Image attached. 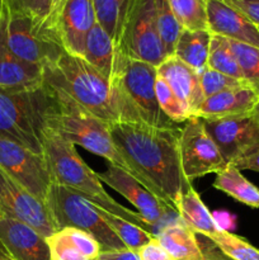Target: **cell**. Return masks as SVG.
Instances as JSON below:
<instances>
[{
	"mask_svg": "<svg viewBox=\"0 0 259 260\" xmlns=\"http://www.w3.org/2000/svg\"><path fill=\"white\" fill-rule=\"evenodd\" d=\"M112 140L137 179L178 212L188 182L180 164V127L160 128L144 122L109 124Z\"/></svg>",
	"mask_w": 259,
	"mask_h": 260,
	"instance_id": "cell-1",
	"label": "cell"
},
{
	"mask_svg": "<svg viewBox=\"0 0 259 260\" xmlns=\"http://www.w3.org/2000/svg\"><path fill=\"white\" fill-rule=\"evenodd\" d=\"M43 81L62 90L107 123L126 119V107L118 84L108 80L81 56L63 52L55 62L43 66Z\"/></svg>",
	"mask_w": 259,
	"mask_h": 260,
	"instance_id": "cell-2",
	"label": "cell"
},
{
	"mask_svg": "<svg viewBox=\"0 0 259 260\" xmlns=\"http://www.w3.org/2000/svg\"><path fill=\"white\" fill-rule=\"evenodd\" d=\"M43 151L50 164L53 182L78 193L99 208L119 216L156 236L157 229L147 223L137 212L119 205L104 190L98 174L85 164L75 145L56 129L47 128L43 136Z\"/></svg>",
	"mask_w": 259,
	"mask_h": 260,
	"instance_id": "cell-3",
	"label": "cell"
},
{
	"mask_svg": "<svg viewBox=\"0 0 259 260\" xmlns=\"http://www.w3.org/2000/svg\"><path fill=\"white\" fill-rule=\"evenodd\" d=\"M56 111L53 89L45 81L27 89L0 88V136L45 154L43 136Z\"/></svg>",
	"mask_w": 259,
	"mask_h": 260,
	"instance_id": "cell-4",
	"label": "cell"
},
{
	"mask_svg": "<svg viewBox=\"0 0 259 260\" xmlns=\"http://www.w3.org/2000/svg\"><path fill=\"white\" fill-rule=\"evenodd\" d=\"M51 88L53 89L57 101V111L51 118L50 128L56 129L75 146L79 145L88 151L104 157L109 164L122 168L139 180L136 173L117 150L109 132V123L79 106L62 90L53 86Z\"/></svg>",
	"mask_w": 259,
	"mask_h": 260,
	"instance_id": "cell-5",
	"label": "cell"
},
{
	"mask_svg": "<svg viewBox=\"0 0 259 260\" xmlns=\"http://www.w3.org/2000/svg\"><path fill=\"white\" fill-rule=\"evenodd\" d=\"M57 230L74 228L93 236L102 251L127 249L98 212V207L78 193L53 183L46 201Z\"/></svg>",
	"mask_w": 259,
	"mask_h": 260,
	"instance_id": "cell-6",
	"label": "cell"
},
{
	"mask_svg": "<svg viewBox=\"0 0 259 260\" xmlns=\"http://www.w3.org/2000/svg\"><path fill=\"white\" fill-rule=\"evenodd\" d=\"M157 70L154 65L126 57L118 88L126 107L124 121L144 122L160 128L178 127L160 109L155 83Z\"/></svg>",
	"mask_w": 259,
	"mask_h": 260,
	"instance_id": "cell-7",
	"label": "cell"
},
{
	"mask_svg": "<svg viewBox=\"0 0 259 260\" xmlns=\"http://www.w3.org/2000/svg\"><path fill=\"white\" fill-rule=\"evenodd\" d=\"M0 42L19 58L42 68L53 63L65 52L47 23L8 14L5 10L0 19Z\"/></svg>",
	"mask_w": 259,
	"mask_h": 260,
	"instance_id": "cell-8",
	"label": "cell"
},
{
	"mask_svg": "<svg viewBox=\"0 0 259 260\" xmlns=\"http://www.w3.org/2000/svg\"><path fill=\"white\" fill-rule=\"evenodd\" d=\"M119 51L127 57L155 68L167 60L157 27L155 0H132L122 28Z\"/></svg>",
	"mask_w": 259,
	"mask_h": 260,
	"instance_id": "cell-9",
	"label": "cell"
},
{
	"mask_svg": "<svg viewBox=\"0 0 259 260\" xmlns=\"http://www.w3.org/2000/svg\"><path fill=\"white\" fill-rule=\"evenodd\" d=\"M0 168L46 203L51 185L55 182L45 154H37L0 136Z\"/></svg>",
	"mask_w": 259,
	"mask_h": 260,
	"instance_id": "cell-10",
	"label": "cell"
},
{
	"mask_svg": "<svg viewBox=\"0 0 259 260\" xmlns=\"http://www.w3.org/2000/svg\"><path fill=\"white\" fill-rule=\"evenodd\" d=\"M179 151L183 175L188 182L218 174L228 165L200 117L189 118L180 128Z\"/></svg>",
	"mask_w": 259,
	"mask_h": 260,
	"instance_id": "cell-11",
	"label": "cell"
},
{
	"mask_svg": "<svg viewBox=\"0 0 259 260\" xmlns=\"http://www.w3.org/2000/svg\"><path fill=\"white\" fill-rule=\"evenodd\" d=\"M203 124L226 164H235L259 146V124L253 113L203 119Z\"/></svg>",
	"mask_w": 259,
	"mask_h": 260,
	"instance_id": "cell-12",
	"label": "cell"
},
{
	"mask_svg": "<svg viewBox=\"0 0 259 260\" xmlns=\"http://www.w3.org/2000/svg\"><path fill=\"white\" fill-rule=\"evenodd\" d=\"M96 23L93 0H62L47 19L65 52L83 57L86 36Z\"/></svg>",
	"mask_w": 259,
	"mask_h": 260,
	"instance_id": "cell-13",
	"label": "cell"
},
{
	"mask_svg": "<svg viewBox=\"0 0 259 260\" xmlns=\"http://www.w3.org/2000/svg\"><path fill=\"white\" fill-rule=\"evenodd\" d=\"M0 212L23 221L48 238L57 231L46 203L0 168Z\"/></svg>",
	"mask_w": 259,
	"mask_h": 260,
	"instance_id": "cell-14",
	"label": "cell"
},
{
	"mask_svg": "<svg viewBox=\"0 0 259 260\" xmlns=\"http://www.w3.org/2000/svg\"><path fill=\"white\" fill-rule=\"evenodd\" d=\"M101 182L108 184L112 189L123 196L136 207L137 213L150 225L156 228L157 223L172 217L179 218V213L165 201L150 192L139 180L117 165L108 164L106 172L98 174ZM157 229V228H156Z\"/></svg>",
	"mask_w": 259,
	"mask_h": 260,
	"instance_id": "cell-15",
	"label": "cell"
},
{
	"mask_svg": "<svg viewBox=\"0 0 259 260\" xmlns=\"http://www.w3.org/2000/svg\"><path fill=\"white\" fill-rule=\"evenodd\" d=\"M0 244L12 260H52L47 238L23 221L0 212Z\"/></svg>",
	"mask_w": 259,
	"mask_h": 260,
	"instance_id": "cell-16",
	"label": "cell"
},
{
	"mask_svg": "<svg viewBox=\"0 0 259 260\" xmlns=\"http://www.w3.org/2000/svg\"><path fill=\"white\" fill-rule=\"evenodd\" d=\"M207 23L211 35L259 48L258 27L225 0H207Z\"/></svg>",
	"mask_w": 259,
	"mask_h": 260,
	"instance_id": "cell-17",
	"label": "cell"
},
{
	"mask_svg": "<svg viewBox=\"0 0 259 260\" xmlns=\"http://www.w3.org/2000/svg\"><path fill=\"white\" fill-rule=\"evenodd\" d=\"M83 57L108 80L118 84L127 56L117 48L113 40L98 22L86 36Z\"/></svg>",
	"mask_w": 259,
	"mask_h": 260,
	"instance_id": "cell-18",
	"label": "cell"
},
{
	"mask_svg": "<svg viewBox=\"0 0 259 260\" xmlns=\"http://www.w3.org/2000/svg\"><path fill=\"white\" fill-rule=\"evenodd\" d=\"M156 70L157 75L170 86V89L196 117L198 107L205 101L197 71L175 56L168 57L164 62L157 66Z\"/></svg>",
	"mask_w": 259,
	"mask_h": 260,
	"instance_id": "cell-19",
	"label": "cell"
},
{
	"mask_svg": "<svg viewBox=\"0 0 259 260\" xmlns=\"http://www.w3.org/2000/svg\"><path fill=\"white\" fill-rule=\"evenodd\" d=\"M259 103V96L248 85L229 89L205 98L196 117L203 119H217L225 117L248 114L254 111Z\"/></svg>",
	"mask_w": 259,
	"mask_h": 260,
	"instance_id": "cell-20",
	"label": "cell"
},
{
	"mask_svg": "<svg viewBox=\"0 0 259 260\" xmlns=\"http://www.w3.org/2000/svg\"><path fill=\"white\" fill-rule=\"evenodd\" d=\"M42 83V66L22 60L0 42V88L27 89Z\"/></svg>",
	"mask_w": 259,
	"mask_h": 260,
	"instance_id": "cell-21",
	"label": "cell"
},
{
	"mask_svg": "<svg viewBox=\"0 0 259 260\" xmlns=\"http://www.w3.org/2000/svg\"><path fill=\"white\" fill-rule=\"evenodd\" d=\"M155 238L174 260H202L203 258L197 234L184 225L180 218L160 228Z\"/></svg>",
	"mask_w": 259,
	"mask_h": 260,
	"instance_id": "cell-22",
	"label": "cell"
},
{
	"mask_svg": "<svg viewBox=\"0 0 259 260\" xmlns=\"http://www.w3.org/2000/svg\"><path fill=\"white\" fill-rule=\"evenodd\" d=\"M179 218L184 225H187L190 230L197 235L206 236L211 239L213 235L222 229L215 220L212 213L210 212L200 194L196 192L190 183H188L187 188L180 197L179 208H178Z\"/></svg>",
	"mask_w": 259,
	"mask_h": 260,
	"instance_id": "cell-23",
	"label": "cell"
},
{
	"mask_svg": "<svg viewBox=\"0 0 259 260\" xmlns=\"http://www.w3.org/2000/svg\"><path fill=\"white\" fill-rule=\"evenodd\" d=\"M211 38L210 30L182 29L173 56L200 74L208 66Z\"/></svg>",
	"mask_w": 259,
	"mask_h": 260,
	"instance_id": "cell-24",
	"label": "cell"
},
{
	"mask_svg": "<svg viewBox=\"0 0 259 260\" xmlns=\"http://www.w3.org/2000/svg\"><path fill=\"white\" fill-rule=\"evenodd\" d=\"M213 187L238 202L259 210V188L249 182L235 165L228 164L222 172L216 174Z\"/></svg>",
	"mask_w": 259,
	"mask_h": 260,
	"instance_id": "cell-25",
	"label": "cell"
},
{
	"mask_svg": "<svg viewBox=\"0 0 259 260\" xmlns=\"http://www.w3.org/2000/svg\"><path fill=\"white\" fill-rule=\"evenodd\" d=\"M132 0H93L96 22L103 27L119 50L122 28Z\"/></svg>",
	"mask_w": 259,
	"mask_h": 260,
	"instance_id": "cell-26",
	"label": "cell"
},
{
	"mask_svg": "<svg viewBox=\"0 0 259 260\" xmlns=\"http://www.w3.org/2000/svg\"><path fill=\"white\" fill-rule=\"evenodd\" d=\"M208 68L221 74H225L228 76H231L236 80L244 81L240 66H239L238 60H236L235 55L231 50L230 41L225 37L212 35L210 45V55H208Z\"/></svg>",
	"mask_w": 259,
	"mask_h": 260,
	"instance_id": "cell-27",
	"label": "cell"
},
{
	"mask_svg": "<svg viewBox=\"0 0 259 260\" xmlns=\"http://www.w3.org/2000/svg\"><path fill=\"white\" fill-rule=\"evenodd\" d=\"M98 212L103 217V220L108 223L109 228L114 231V234L121 239V241L124 244L127 249L137 251L145 244H147L151 239L155 238L152 234L147 233L146 230H144L140 226L131 223L130 221L124 220V218L119 217V216L113 215V213L108 212V211L103 210V208L98 207Z\"/></svg>",
	"mask_w": 259,
	"mask_h": 260,
	"instance_id": "cell-28",
	"label": "cell"
},
{
	"mask_svg": "<svg viewBox=\"0 0 259 260\" xmlns=\"http://www.w3.org/2000/svg\"><path fill=\"white\" fill-rule=\"evenodd\" d=\"M183 29L208 30L207 0H168Z\"/></svg>",
	"mask_w": 259,
	"mask_h": 260,
	"instance_id": "cell-29",
	"label": "cell"
},
{
	"mask_svg": "<svg viewBox=\"0 0 259 260\" xmlns=\"http://www.w3.org/2000/svg\"><path fill=\"white\" fill-rule=\"evenodd\" d=\"M229 41L243 73L244 81L259 96V48L233 40Z\"/></svg>",
	"mask_w": 259,
	"mask_h": 260,
	"instance_id": "cell-30",
	"label": "cell"
},
{
	"mask_svg": "<svg viewBox=\"0 0 259 260\" xmlns=\"http://www.w3.org/2000/svg\"><path fill=\"white\" fill-rule=\"evenodd\" d=\"M226 256L233 260H259V249L250 243L226 229H220L216 235L210 239Z\"/></svg>",
	"mask_w": 259,
	"mask_h": 260,
	"instance_id": "cell-31",
	"label": "cell"
},
{
	"mask_svg": "<svg viewBox=\"0 0 259 260\" xmlns=\"http://www.w3.org/2000/svg\"><path fill=\"white\" fill-rule=\"evenodd\" d=\"M157 102L163 113L175 124L185 123L189 118L195 117L187 106L177 96V94L170 89V86L157 75L155 83Z\"/></svg>",
	"mask_w": 259,
	"mask_h": 260,
	"instance_id": "cell-32",
	"label": "cell"
},
{
	"mask_svg": "<svg viewBox=\"0 0 259 260\" xmlns=\"http://www.w3.org/2000/svg\"><path fill=\"white\" fill-rule=\"evenodd\" d=\"M157 27L168 57L174 55L175 45L183 28L178 23L168 0H155Z\"/></svg>",
	"mask_w": 259,
	"mask_h": 260,
	"instance_id": "cell-33",
	"label": "cell"
},
{
	"mask_svg": "<svg viewBox=\"0 0 259 260\" xmlns=\"http://www.w3.org/2000/svg\"><path fill=\"white\" fill-rule=\"evenodd\" d=\"M4 10L8 14L23 15L47 23L50 0H4Z\"/></svg>",
	"mask_w": 259,
	"mask_h": 260,
	"instance_id": "cell-34",
	"label": "cell"
},
{
	"mask_svg": "<svg viewBox=\"0 0 259 260\" xmlns=\"http://www.w3.org/2000/svg\"><path fill=\"white\" fill-rule=\"evenodd\" d=\"M198 75H200L201 88H202L205 98L215 95V94L221 93V91L223 90H229V89L246 85L244 81L236 80V79L231 78V76H228L225 75V74H221L218 73V71L212 70V69L208 68V66L205 70L201 71Z\"/></svg>",
	"mask_w": 259,
	"mask_h": 260,
	"instance_id": "cell-35",
	"label": "cell"
},
{
	"mask_svg": "<svg viewBox=\"0 0 259 260\" xmlns=\"http://www.w3.org/2000/svg\"><path fill=\"white\" fill-rule=\"evenodd\" d=\"M52 260H89L85 258L76 244L69 238L63 229L47 238Z\"/></svg>",
	"mask_w": 259,
	"mask_h": 260,
	"instance_id": "cell-36",
	"label": "cell"
},
{
	"mask_svg": "<svg viewBox=\"0 0 259 260\" xmlns=\"http://www.w3.org/2000/svg\"><path fill=\"white\" fill-rule=\"evenodd\" d=\"M140 260H174L170 254L163 248L156 238L151 239L147 244L137 250Z\"/></svg>",
	"mask_w": 259,
	"mask_h": 260,
	"instance_id": "cell-37",
	"label": "cell"
},
{
	"mask_svg": "<svg viewBox=\"0 0 259 260\" xmlns=\"http://www.w3.org/2000/svg\"><path fill=\"white\" fill-rule=\"evenodd\" d=\"M259 27V0H225Z\"/></svg>",
	"mask_w": 259,
	"mask_h": 260,
	"instance_id": "cell-38",
	"label": "cell"
},
{
	"mask_svg": "<svg viewBox=\"0 0 259 260\" xmlns=\"http://www.w3.org/2000/svg\"><path fill=\"white\" fill-rule=\"evenodd\" d=\"M94 260H140L137 251L131 249H121V250L101 251Z\"/></svg>",
	"mask_w": 259,
	"mask_h": 260,
	"instance_id": "cell-39",
	"label": "cell"
},
{
	"mask_svg": "<svg viewBox=\"0 0 259 260\" xmlns=\"http://www.w3.org/2000/svg\"><path fill=\"white\" fill-rule=\"evenodd\" d=\"M203 239H205L206 243H201L200 241L201 250L203 253L202 260H233L226 256L210 239H207L206 236H203Z\"/></svg>",
	"mask_w": 259,
	"mask_h": 260,
	"instance_id": "cell-40",
	"label": "cell"
},
{
	"mask_svg": "<svg viewBox=\"0 0 259 260\" xmlns=\"http://www.w3.org/2000/svg\"><path fill=\"white\" fill-rule=\"evenodd\" d=\"M233 165L240 170H253L259 173V146Z\"/></svg>",
	"mask_w": 259,
	"mask_h": 260,
	"instance_id": "cell-41",
	"label": "cell"
},
{
	"mask_svg": "<svg viewBox=\"0 0 259 260\" xmlns=\"http://www.w3.org/2000/svg\"><path fill=\"white\" fill-rule=\"evenodd\" d=\"M61 2H62V0H50V14H48V18L53 14V12H55L56 9H57V7L61 4Z\"/></svg>",
	"mask_w": 259,
	"mask_h": 260,
	"instance_id": "cell-42",
	"label": "cell"
},
{
	"mask_svg": "<svg viewBox=\"0 0 259 260\" xmlns=\"http://www.w3.org/2000/svg\"><path fill=\"white\" fill-rule=\"evenodd\" d=\"M251 113H253L254 118L256 119V122H258V124H259V103L256 104V107H255V108H254V111L251 112Z\"/></svg>",
	"mask_w": 259,
	"mask_h": 260,
	"instance_id": "cell-43",
	"label": "cell"
},
{
	"mask_svg": "<svg viewBox=\"0 0 259 260\" xmlns=\"http://www.w3.org/2000/svg\"><path fill=\"white\" fill-rule=\"evenodd\" d=\"M3 13H4V0H0V19L3 17Z\"/></svg>",
	"mask_w": 259,
	"mask_h": 260,
	"instance_id": "cell-44",
	"label": "cell"
},
{
	"mask_svg": "<svg viewBox=\"0 0 259 260\" xmlns=\"http://www.w3.org/2000/svg\"><path fill=\"white\" fill-rule=\"evenodd\" d=\"M5 256H8V255H7V254H5L4 249H3L2 244H0V260H2L3 258H5Z\"/></svg>",
	"mask_w": 259,
	"mask_h": 260,
	"instance_id": "cell-45",
	"label": "cell"
},
{
	"mask_svg": "<svg viewBox=\"0 0 259 260\" xmlns=\"http://www.w3.org/2000/svg\"><path fill=\"white\" fill-rule=\"evenodd\" d=\"M2 260H12L10 258H8V256H5V258H3Z\"/></svg>",
	"mask_w": 259,
	"mask_h": 260,
	"instance_id": "cell-46",
	"label": "cell"
},
{
	"mask_svg": "<svg viewBox=\"0 0 259 260\" xmlns=\"http://www.w3.org/2000/svg\"><path fill=\"white\" fill-rule=\"evenodd\" d=\"M258 29H259V27H258Z\"/></svg>",
	"mask_w": 259,
	"mask_h": 260,
	"instance_id": "cell-47",
	"label": "cell"
}]
</instances>
